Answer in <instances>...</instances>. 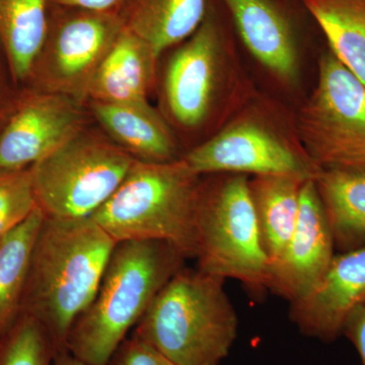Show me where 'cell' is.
<instances>
[{"mask_svg": "<svg viewBox=\"0 0 365 365\" xmlns=\"http://www.w3.org/2000/svg\"><path fill=\"white\" fill-rule=\"evenodd\" d=\"M136 160L111 139L83 129L30 167L38 206L46 217H90Z\"/></svg>", "mask_w": 365, "mask_h": 365, "instance_id": "cell-6", "label": "cell"}, {"mask_svg": "<svg viewBox=\"0 0 365 365\" xmlns=\"http://www.w3.org/2000/svg\"><path fill=\"white\" fill-rule=\"evenodd\" d=\"M235 32L262 66L287 83L297 81L299 50L313 16L302 0H222Z\"/></svg>", "mask_w": 365, "mask_h": 365, "instance_id": "cell-11", "label": "cell"}, {"mask_svg": "<svg viewBox=\"0 0 365 365\" xmlns=\"http://www.w3.org/2000/svg\"><path fill=\"white\" fill-rule=\"evenodd\" d=\"M2 240V239H1ZM1 240H0V241H1Z\"/></svg>", "mask_w": 365, "mask_h": 365, "instance_id": "cell-32", "label": "cell"}, {"mask_svg": "<svg viewBox=\"0 0 365 365\" xmlns=\"http://www.w3.org/2000/svg\"><path fill=\"white\" fill-rule=\"evenodd\" d=\"M54 347L45 329L21 314L0 350V365H53Z\"/></svg>", "mask_w": 365, "mask_h": 365, "instance_id": "cell-23", "label": "cell"}, {"mask_svg": "<svg viewBox=\"0 0 365 365\" xmlns=\"http://www.w3.org/2000/svg\"><path fill=\"white\" fill-rule=\"evenodd\" d=\"M304 148L318 167L350 168L365 172V137L309 144Z\"/></svg>", "mask_w": 365, "mask_h": 365, "instance_id": "cell-25", "label": "cell"}, {"mask_svg": "<svg viewBox=\"0 0 365 365\" xmlns=\"http://www.w3.org/2000/svg\"><path fill=\"white\" fill-rule=\"evenodd\" d=\"M50 4L119 16L124 0H49Z\"/></svg>", "mask_w": 365, "mask_h": 365, "instance_id": "cell-28", "label": "cell"}, {"mask_svg": "<svg viewBox=\"0 0 365 365\" xmlns=\"http://www.w3.org/2000/svg\"><path fill=\"white\" fill-rule=\"evenodd\" d=\"M117 242L90 217H44L34 244L21 314L45 329L55 352L97 294Z\"/></svg>", "mask_w": 365, "mask_h": 365, "instance_id": "cell-1", "label": "cell"}, {"mask_svg": "<svg viewBox=\"0 0 365 365\" xmlns=\"http://www.w3.org/2000/svg\"><path fill=\"white\" fill-rule=\"evenodd\" d=\"M344 335L359 352L362 365H365V302L348 314L343 326Z\"/></svg>", "mask_w": 365, "mask_h": 365, "instance_id": "cell-27", "label": "cell"}, {"mask_svg": "<svg viewBox=\"0 0 365 365\" xmlns=\"http://www.w3.org/2000/svg\"><path fill=\"white\" fill-rule=\"evenodd\" d=\"M309 179L292 174L249 179L262 244L270 266L277 261L292 237L299 217L302 186Z\"/></svg>", "mask_w": 365, "mask_h": 365, "instance_id": "cell-19", "label": "cell"}, {"mask_svg": "<svg viewBox=\"0 0 365 365\" xmlns=\"http://www.w3.org/2000/svg\"><path fill=\"white\" fill-rule=\"evenodd\" d=\"M44 217L36 209L0 241V340L6 339L21 318L33 247Z\"/></svg>", "mask_w": 365, "mask_h": 365, "instance_id": "cell-22", "label": "cell"}, {"mask_svg": "<svg viewBox=\"0 0 365 365\" xmlns=\"http://www.w3.org/2000/svg\"><path fill=\"white\" fill-rule=\"evenodd\" d=\"M225 281L197 268L180 269L158 292L131 336L176 365H220L239 329Z\"/></svg>", "mask_w": 365, "mask_h": 365, "instance_id": "cell-4", "label": "cell"}, {"mask_svg": "<svg viewBox=\"0 0 365 365\" xmlns=\"http://www.w3.org/2000/svg\"><path fill=\"white\" fill-rule=\"evenodd\" d=\"M56 93L25 90L0 130V170L32 167L86 128L85 107Z\"/></svg>", "mask_w": 365, "mask_h": 365, "instance_id": "cell-10", "label": "cell"}, {"mask_svg": "<svg viewBox=\"0 0 365 365\" xmlns=\"http://www.w3.org/2000/svg\"><path fill=\"white\" fill-rule=\"evenodd\" d=\"M37 208L30 168L0 170V240L20 227Z\"/></svg>", "mask_w": 365, "mask_h": 365, "instance_id": "cell-24", "label": "cell"}, {"mask_svg": "<svg viewBox=\"0 0 365 365\" xmlns=\"http://www.w3.org/2000/svg\"><path fill=\"white\" fill-rule=\"evenodd\" d=\"M49 7V0H0V44L18 85H26L40 51Z\"/></svg>", "mask_w": 365, "mask_h": 365, "instance_id": "cell-20", "label": "cell"}, {"mask_svg": "<svg viewBox=\"0 0 365 365\" xmlns=\"http://www.w3.org/2000/svg\"><path fill=\"white\" fill-rule=\"evenodd\" d=\"M198 208L197 269L240 281L252 294L268 292L270 262L262 244L249 176L211 175Z\"/></svg>", "mask_w": 365, "mask_h": 365, "instance_id": "cell-5", "label": "cell"}, {"mask_svg": "<svg viewBox=\"0 0 365 365\" xmlns=\"http://www.w3.org/2000/svg\"><path fill=\"white\" fill-rule=\"evenodd\" d=\"M365 302V246L336 253L323 279L307 297L290 304L300 333L323 342L342 336L348 314Z\"/></svg>", "mask_w": 365, "mask_h": 365, "instance_id": "cell-14", "label": "cell"}, {"mask_svg": "<svg viewBox=\"0 0 365 365\" xmlns=\"http://www.w3.org/2000/svg\"><path fill=\"white\" fill-rule=\"evenodd\" d=\"M182 158L200 176L292 174L313 178L318 169L304 148L256 116L232 122Z\"/></svg>", "mask_w": 365, "mask_h": 365, "instance_id": "cell-9", "label": "cell"}, {"mask_svg": "<svg viewBox=\"0 0 365 365\" xmlns=\"http://www.w3.org/2000/svg\"><path fill=\"white\" fill-rule=\"evenodd\" d=\"M234 26L222 0H208L195 32L179 44L163 74V105L180 128L198 129L208 121L232 85Z\"/></svg>", "mask_w": 365, "mask_h": 365, "instance_id": "cell-7", "label": "cell"}, {"mask_svg": "<svg viewBox=\"0 0 365 365\" xmlns=\"http://www.w3.org/2000/svg\"><path fill=\"white\" fill-rule=\"evenodd\" d=\"M158 60L145 41L123 28L91 81L88 102H148Z\"/></svg>", "mask_w": 365, "mask_h": 365, "instance_id": "cell-16", "label": "cell"}, {"mask_svg": "<svg viewBox=\"0 0 365 365\" xmlns=\"http://www.w3.org/2000/svg\"><path fill=\"white\" fill-rule=\"evenodd\" d=\"M208 0H124L119 16L123 26L163 52L188 39L203 21Z\"/></svg>", "mask_w": 365, "mask_h": 365, "instance_id": "cell-18", "label": "cell"}, {"mask_svg": "<svg viewBox=\"0 0 365 365\" xmlns=\"http://www.w3.org/2000/svg\"><path fill=\"white\" fill-rule=\"evenodd\" d=\"M108 365H176L157 349L131 336L126 338Z\"/></svg>", "mask_w": 365, "mask_h": 365, "instance_id": "cell-26", "label": "cell"}, {"mask_svg": "<svg viewBox=\"0 0 365 365\" xmlns=\"http://www.w3.org/2000/svg\"><path fill=\"white\" fill-rule=\"evenodd\" d=\"M53 365H88L74 357L68 351H60L55 354Z\"/></svg>", "mask_w": 365, "mask_h": 365, "instance_id": "cell-30", "label": "cell"}, {"mask_svg": "<svg viewBox=\"0 0 365 365\" xmlns=\"http://www.w3.org/2000/svg\"><path fill=\"white\" fill-rule=\"evenodd\" d=\"M185 260L169 242H117L95 299L72 326L67 351L88 365L109 364Z\"/></svg>", "mask_w": 365, "mask_h": 365, "instance_id": "cell-2", "label": "cell"}, {"mask_svg": "<svg viewBox=\"0 0 365 365\" xmlns=\"http://www.w3.org/2000/svg\"><path fill=\"white\" fill-rule=\"evenodd\" d=\"M335 252L313 177L302 186L299 217L292 237L270 266L268 292L289 304L304 299L323 279Z\"/></svg>", "mask_w": 365, "mask_h": 365, "instance_id": "cell-12", "label": "cell"}, {"mask_svg": "<svg viewBox=\"0 0 365 365\" xmlns=\"http://www.w3.org/2000/svg\"><path fill=\"white\" fill-rule=\"evenodd\" d=\"M297 131L302 148L365 137V86L330 49L319 58L318 85L300 110Z\"/></svg>", "mask_w": 365, "mask_h": 365, "instance_id": "cell-13", "label": "cell"}, {"mask_svg": "<svg viewBox=\"0 0 365 365\" xmlns=\"http://www.w3.org/2000/svg\"><path fill=\"white\" fill-rule=\"evenodd\" d=\"M4 340H0V350H1L2 344H4Z\"/></svg>", "mask_w": 365, "mask_h": 365, "instance_id": "cell-31", "label": "cell"}, {"mask_svg": "<svg viewBox=\"0 0 365 365\" xmlns=\"http://www.w3.org/2000/svg\"><path fill=\"white\" fill-rule=\"evenodd\" d=\"M123 28L118 14L50 4L44 41L26 90L86 105L91 81Z\"/></svg>", "mask_w": 365, "mask_h": 365, "instance_id": "cell-8", "label": "cell"}, {"mask_svg": "<svg viewBox=\"0 0 365 365\" xmlns=\"http://www.w3.org/2000/svg\"><path fill=\"white\" fill-rule=\"evenodd\" d=\"M90 112L113 143L146 163L179 160L176 139L155 108L145 103H86Z\"/></svg>", "mask_w": 365, "mask_h": 365, "instance_id": "cell-15", "label": "cell"}, {"mask_svg": "<svg viewBox=\"0 0 365 365\" xmlns=\"http://www.w3.org/2000/svg\"><path fill=\"white\" fill-rule=\"evenodd\" d=\"M16 98H9L4 88L0 86V130L4 125L6 124L7 118L13 112L14 106H16Z\"/></svg>", "mask_w": 365, "mask_h": 365, "instance_id": "cell-29", "label": "cell"}, {"mask_svg": "<svg viewBox=\"0 0 365 365\" xmlns=\"http://www.w3.org/2000/svg\"><path fill=\"white\" fill-rule=\"evenodd\" d=\"M331 52L365 86V0H302Z\"/></svg>", "mask_w": 365, "mask_h": 365, "instance_id": "cell-21", "label": "cell"}, {"mask_svg": "<svg viewBox=\"0 0 365 365\" xmlns=\"http://www.w3.org/2000/svg\"><path fill=\"white\" fill-rule=\"evenodd\" d=\"M202 184V176L182 158L169 163L136 160L90 218L116 242H169L185 258L196 259Z\"/></svg>", "mask_w": 365, "mask_h": 365, "instance_id": "cell-3", "label": "cell"}, {"mask_svg": "<svg viewBox=\"0 0 365 365\" xmlns=\"http://www.w3.org/2000/svg\"><path fill=\"white\" fill-rule=\"evenodd\" d=\"M314 181L338 253L365 246V172L318 167Z\"/></svg>", "mask_w": 365, "mask_h": 365, "instance_id": "cell-17", "label": "cell"}]
</instances>
